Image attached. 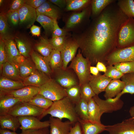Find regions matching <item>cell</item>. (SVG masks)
Returning a JSON list of instances; mask_svg holds the SVG:
<instances>
[{
    "mask_svg": "<svg viewBox=\"0 0 134 134\" xmlns=\"http://www.w3.org/2000/svg\"><path fill=\"white\" fill-rule=\"evenodd\" d=\"M117 1L107 6L94 18L77 41L81 53L91 66L100 62L106 66L108 56L117 48L120 31L129 18L120 10Z\"/></svg>",
    "mask_w": 134,
    "mask_h": 134,
    "instance_id": "obj_1",
    "label": "cell"
},
{
    "mask_svg": "<svg viewBox=\"0 0 134 134\" xmlns=\"http://www.w3.org/2000/svg\"><path fill=\"white\" fill-rule=\"evenodd\" d=\"M48 114L51 117L61 120L63 118H66L73 124L78 121L79 118L75 110V105L67 96L53 101L51 106L45 110L42 114L37 118L40 120Z\"/></svg>",
    "mask_w": 134,
    "mask_h": 134,
    "instance_id": "obj_2",
    "label": "cell"
},
{
    "mask_svg": "<svg viewBox=\"0 0 134 134\" xmlns=\"http://www.w3.org/2000/svg\"><path fill=\"white\" fill-rule=\"evenodd\" d=\"M91 66L90 61L83 56L79 49L68 68L72 69L75 72L80 86L89 83L92 75L90 71Z\"/></svg>",
    "mask_w": 134,
    "mask_h": 134,
    "instance_id": "obj_3",
    "label": "cell"
},
{
    "mask_svg": "<svg viewBox=\"0 0 134 134\" xmlns=\"http://www.w3.org/2000/svg\"><path fill=\"white\" fill-rule=\"evenodd\" d=\"M38 93L53 102L67 96L65 89L51 78L39 87Z\"/></svg>",
    "mask_w": 134,
    "mask_h": 134,
    "instance_id": "obj_4",
    "label": "cell"
},
{
    "mask_svg": "<svg viewBox=\"0 0 134 134\" xmlns=\"http://www.w3.org/2000/svg\"><path fill=\"white\" fill-rule=\"evenodd\" d=\"M134 45V18H129L121 28L118 35L117 48Z\"/></svg>",
    "mask_w": 134,
    "mask_h": 134,
    "instance_id": "obj_5",
    "label": "cell"
},
{
    "mask_svg": "<svg viewBox=\"0 0 134 134\" xmlns=\"http://www.w3.org/2000/svg\"><path fill=\"white\" fill-rule=\"evenodd\" d=\"M45 110L28 102L21 101L10 109L6 114L17 117L33 116L38 118Z\"/></svg>",
    "mask_w": 134,
    "mask_h": 134,
    "instance_id": "obj_6",
    "label": "cell"
},
{
    "mask_svg": "<svg viewBox=\"0 0 134 134\" xmlns=\"http://www.w3.org/2000/svg\"><path fill=\"white\" fill-rule=\"evenodd\" d=\"M106 61V66L121 62H134V45L117 48L108 56Z\"/></svg>",
    "mask_w": 134,
    "mask_h": 134,
    "instance_id": "obj_7",
    "label": "cell"
},
{
    "mask_svg": "<svg viewBox=\"0 0 134 134\" xmlns=\"http://www.w3.org/2000/svg\"><path fill=\"white\" fill-rule=\"evenodd\" d=\"M72 69L67 67L66 69L61 68L53 72L55 75V81L63 88L66 89L79 85L78 78Z\"/></svg>",
    "mask_w": 134,
    "mask_h": 134,
    "instance_id": "obj_8",
    "label": "cell"
},
{
    "mask_svg": "<svg viewBox=\"0 0 134 134\" xmlns=\"http://www.w3.org/2000/svg\"><path fill=\"white\" fill-rule=\"evenodd\" d=\"M93 99L98 105L102 114L104 113H111L121 109L123 107L124 102L120 99L114 100L112 99L103 100L96 95Z\"/></svg>",
    "mask_w": 134,
    "mask_h": 134,
    "instance_id": "obj_9",
    "label": "cell"
},
{
    "mask_svg": "<svg viewBox=\"0 0 134 134\" xmlns=\"http://www.w3.org/2000/svg\"><path fill=\"white\" fill-rule=\"evenodd\" d=\"M20 16L19 24L27 28L34 25L37 17L36 9L26 3L19 10Z\"/></svg>",
    "mask_w": 134,
    "mask_h": 134,
    "instance_id": "obj_10",
    "label": "cell"
},
{
    "mask_svg": "<svg viewBox=\"0 0 134 134\" xmlns=\"http://www.w3.org/2000/svg\"><path fill=\"white\" fill-rule=\"evenodd\" d=\"M109 134H134V118L131 117L120 123L106 126Z\"/></svg>",
    "mask_w": 134,
    "mask_h": 134,
    "instance_id": "obj_11",
    "label": "cell"
},
{
    "mask_svg": "<svg viewBox=\"0 0 134 134\" xmlns=\"http://www.w3.org/2000/svg\"><path fill=\"white\" fill-rule=\"evenodd\" d=\"M22 131L37 129L49 127V121H41L37 117L33 116L18 117Z\"/></svg>",
    "mask_w": 134,
    "mask_h": 134,
    "instance_id": "obj_12",
    "label": "cell"
},
{
    "mask_svg": "<svg viewBox=\"0 0 134 134\" xmlns=\"http://www.w3.org/2000/svg\"><path fill=\"white\" fill-rule=\"evenodd\" d=\"M50 134H69L73 124L70 121L63 122L62 120L50 116Z\"/></svg>",
    "mask_w": 134,
    "mask_h": 134,
    "instance_id": "obj_13",
    "label": "cell"
},
{
    "mask_svg": "<svg viewBox=\"0 0 134 134\" xmlns=\"http://www.w3.org/2000/svg\"><path fill=\"white\" fill-rule=\"evenodd\" d=\"M39 91V87L28 86L17 90L4 93H7L19 99L21 101L28 102Z\"/></svg>",
    "mask_w": 134,
    "mask_h": 134,
    "instance_id": "obj_14",
    "label": "cell"
},
{
    "mask_svg": "<svg viewBox=\"0 0 134 134\" xmlns=\"http://www.w3.org/2000/svg\"><path fill=\"white\" fill-rule=\"evenodd\" d=\"M112 79L104 74L99 73L95 76L92 75L89 84L96 95L105 91V89Z\"/></svg>",
    "mask_w": 134,
    "mask_h": 134,
    "instance_id": "obj_15",
    "label": "cell"
},
{
    "mask_svg": "<svg viewBox=\"0 0 134 134\" xmlns=\"http://www.w3.org/2000/svg\"><path fill=\"white\" fill-rule=\"evenodd\" d=\"M79 45L77 41H67L66 45L61 52L63 61V69H66L69 62L75 57Z\"/></svg>",
    "mask_w": 134,
    "mask_h": 134,
    "instance_id": "obj_16",
    "label": "cell"
},
{
    "mask_svg": "<svg viewBox=\"0 0 134 134\" xmlns=\"http://www.w3.org/2000/svg\"><path fill=\"white\" fill-rule=\"evenodd\" d=\"M30 56L37 69L51 78L53 71L47 59L36 51H32Z\"/></svg>",
    "mask_w": 134,
    "mask_h": 134,
    "instance_id": "obj_17",
    "label": "cell"
},
{
    "mask_svg": "<svg viewBox=\"0 0 134 134\" xmlns=\"http://www.w3.org/2000/svg\"><path fill=\"white\" fill-rule=\"evenodd\" d=\"M83 134H99L106 131V126L101 123L83 120L78 118Z\"/></svg>",
    "mask_w": 134,
    "mask_h": 134,
    "instance_id": "obj_18",
    "label": "cell"
},
{
    "mask_svg": "<svg viewBox=\"0 0 134 134\" xmlns=\"http://www.w3.org/2000/svg\"><path fill=\"white\" fill-rule=\"evenodd\" d=\"M50 78L44 73L37 69L33 73L23 79L25 86H31L39 87Z\"/></svg>",
    "mask_w": 134,
    "mask_h": 134,
    "instance_id": "obj_19",
    "label": "cell"
},
{
    "mask_svg": "<svg viewBox=\"0 0 134 134\" xmlns=\"http://www.w3.org/2000/svg\"><path fill=\"white\" fill-rule=\"evenodd\" d=\"M19 99L6 93L0 92V115L6 114L18 102Z\"/></svg>",
    "mask_w": 134,
    "mask_h": 134,
    "instance_id": "obj_20",
    "label": "cell"
},
{
    "mask_svg": "<svg viewBox=\"0 0 134 134\" xmlns=\"http://www.w3.org/2000/svg\"><path fill=\"white\" fill-rule=\"evenodd\" d=\"M124 82L119 79L112 80L106 87L104 96L106 99L115 98L123 90Z\"/></svg>",
    "mask_w": 134,
    "mask_h": 134,
    "instance_id": "obj_21",
    "label": "cell"
},
{
    "mask_svg": "<svg viewBox=\"0 0 134 134\" xmlns=\"http://www.w3.org/2000/svg\"><path fill=\"white\" fill-rule=\"evenodd\" d=\"M25 86L22 81L11 80L2 76L0 79V92L6 93L17 90Z\"/></svg>",
    "mask_w": 134,
    "mask_h": 134,
    "instance_id": "obj_22",
    "label": "cell"
},
{
    "mask_svg": "<svg viewBox=\"0 0 134 134\" xmlns=\"http://www.w3.org/2000/svg\"><path fill=\"white\" fill-rule=\"evenodd\" d=\"M1 73L2 76L11 80L23 81V79L20 75L19 68L8 61L3 65Z\"/></svg>",
    "mask_w": 134,
    "mask_h": 134,
    "instance_id": "obj_23",
    "label": "cell"
},
{
    "mask_svg": "<svg viewBox=\"0 0 134 134\" xmlns=\"http://www.w3.org/2000/svg\"><path fill=\"white\" fill-rule=\"evenodd\" d=\"M0 128L16 131L20 127L18 117L6 114L0 115Z\"/></svg>",
    "mask_w": 134,
    "mask_h": 134,
    "instance_id": "obj_24",
    "label": "cell"
},
{
    "mask_svg": "<svg viewBox=\"0 0 134 134\" xmlns=\"http://www.w3.org/2000/svg\"><path fill=\"white\" fill-rule=\"evenodd\" d=\"M7 61L14 65L17 57L21 55L19 52L16 42L12 38L4 41Z\"/></svg>",
    "mask_w": 134,
    "mask_h": 134,
    "instance_id": "obj_25",
    "label": "cell"
},
{
    "mask_svg": "<svg viewBox=\"0 0 134 134\" xmlns=\"http://www.w3.org/2000/svg\"><path fill=\"white\" fill-rule=\"evenodd\" d=\"M37 16L43 15L57 20L59 15L58 10L49 1H46L36 9Z\"/></svg>",
    "mask_w": 134,
    "mask_h": 134,
    "instance_id": "obj_26",
    "label": "cell"
},
{
    "mask_svg": "<svg viewBox=\"0 0 134 134\" xmlns=\"http://www.w3.org/2000/svg\"><path fill=\"white\" fill-rule=\"evenodd\" d=\"M121 78V81L124 83V87L119 95L112 99L114 100L120 99L121 97L125 94H134V72L124 74Z\"/></svg>",
    "mask_w": 134,
    "mask_h": 134,
    "instance_id": "obj_27",
    "label": "cell"
},
{
    "mask_svg": "<svg viewBox=\"0 0 134 134\" xmlns=\"http://www.w3.org/2000/svg\"><path fill=\"white\" fill-rule=\"evenodd\" d=\"M34 48L36 51L45 57L47 60L53 50L49 40L41 37L35 45Z\"/></svg>",
    "mask_w": 134,
    "mask_h": 134,
    "instance_id": "obj_28",
    "label": "cell"
},
{
    "mask_svg": "<svg viewBox=\"0 0 134 134\" xmlns=\"http://www.w3.org/2000/svg\"><path fill=\"white\" fill-rule=\"evenodd\" d=\"M115 0H91L92 15L94 18L99 15L109 5L115 1Z\"/></svg>",
    "mask_w": 134,
    "mask_h": 134,
    "instance_id": "obj_29",
    "label": "cell"
},
{
    "mask_svg": "<svg viewBox=\"0 0 134 134\" xmlns=\"http://www.w3.org/2000/svg\"><path fill=\"white\" fill-rule=\"evenodd\" d=\"M20 75L23 79L34 73L37 69L32 61L29 58H26L19 66Z\"/></svg>",
    "mask_w": 134,
    "mask_h": 134,
    "instance_id": "obj_30",
    "label": "cell"
},
{
    "mask_svg": "<svg viewBox=\"0 0 134 134\" xmlns=\"http://www.w3.org/2000/svg\"><path fill=\"white\" fill-rule=\"evenodd\" d=\"M88 105L89 120L92 122L101 123L100 118L102 114L93 98L88 102Z\"/></svg>",
    "mask_w": 134,
    "mask_h": 134,
    "instance_id": "obj_31",
    "label": "cell"
},
{
    "mask_svg": "<svg viewBox=\"0 0 134 134\" xmlns=\"http://www.w3.org/2000/svg\"><path fill=\"white\" fill-rule=\"evenodd\" d=\"M15 40L20 53L26 58L29 57L32 48L30 42L26 39L21 37H16Z\"/></svg>",
    "mask_w": 134,
    "mask_h": 134,
    "instance_id": "obj_32",
    "label": "cell"
},
{
    "mask_svg": "<svg viewBox=\"0 0 134 134\" xmlns=\"http://www.w3.org/2000/svg\"><path fill=\"white\" fill-rule=\"evenodd\" d=\"M47 60L53 72L63 68V61L60 51L53 49Z\"/></svg>",
    "mask_w": 134,
    "mask_h": 134,
    "instance_id": "obj_33",
    "label": "cell"
},
{
    "mask_svg": "<svg viewBox=\"0 0 134 134\" xmlns=\"http://www.w3.org/2000/svg\"><path fill=\"white\" fill-rule=\"evenodd\" d=\"M117 4L122 12L129 18H134V1L133 0H118Z\"/></svg>",
    "mask_w": 134,
    "mask_h": 134,
    "instance_id": "obj_34",
    "label": "cell"
},
{
    "mask_svg": "<svg viewBox=\"0 0 134 134\" xmlns=\"http://www.w3.org/2000/svg\"><path fill=\"white\" fill-rule=\"evenodd\" d=\"M28 103L38 107L46 110L51 106L53 101L38 93Z\"/></svg>",
    "mask_w": 134,
    "mask_h": 134,
    "instance_id": "obj_35",
    "label": "cell"
},
{
    "mask_svg": "<svg viewBox=\"0 0 134 134\" xmlns=\"http://www.w3.org/2000/svg\"><path fill=\"white\" fill-rule=\"evenodd\" d=\"M88 12L87 9H83L80 12L72 14L68 18L66 25L67 29H70L79 24L85 17Z\"/></svg>",
    "mask_w": 134,
    "mask_h": 134,
    "instance_id": "obj_36",
    "label": "cell"
},
{
    "mask_svg": "<svg viewBox=\"0 0 134 134\" xmlns=\"http://www.w3.org/2000/svg\"><path fill=\"white\" fill-rule=\"evenodd\" d=\"M75 106V110L79 118L83 120H89L88 102L81 98Z\"/></svg>",
    "mask_w": 134,
    "mask_h": 134,
    "instance_id": "obj_37",
    "label": "cell"
},
{
    "mask_svg": "<svg viewBox=\"0 0 134 134\" xmlns=\"http://www.w3.org/2000/svg\"><path fill=\"white\" fill-rule=\"evenodd\" d=\"M0 39L4 41L12 38L6 15L4 13L0 15Z\"/></svg>",
    "mask_w": 134,
    "mask_h": 134,
    "instance_id": "obj_38",
    "label": "cell"
},
{
    "mask_svg": "<svg viewBox=\"0 0 134 134\" xmlns=\"http://www.w3.org/2000/svg\"><path fill=\"white\" fill-rule=\"evenodd\" d=\"M36 21L42 26L47 34L52 33L54 27V20L45 15H39L37 16Z\"/></svg>",
    "mask_w": 134,
    "mask_h": 134,
    "instance_id": "obj_39",
    "label": "cell"
},
{
    "mask_svg": "<svg viewBox=\"0 0 134 134\" xmlns=\"http://www.w3.org/2000/svg\"><path fill=\"white\" fill-rule=\"evenodd\" d=\"M65 89L67 97L75 105L80 100L81 98L79 85L72 86Z\"/></svg>",
    "mask_w": 134,
    "mask_h": 134,
    "instance_id": "obj_40",
    "label": "cell"
},
{
    "mask_svg": "<svg viewBox=\"0 0 134 134\" xmlns=\"http://www.w3.org/2000/svg\"><path fill=\"white\" fill-rule=\"evenodd\" d=\"M66 9L68 11L77 10L91 3L89 0H67Z\"/></svg>",
    "mask_w": 134,
    "mask_h": 134,
    "instance_id": "obj_41",
    "label": "cell"
},
{
    "mask_svg": "<svg viewBox=\"0 0 134 134\" xmlns=\"http://www.w3.org/2000/svg\"><path fill=\"white\" fill-rule=\"evenodd\" d=\"M80 86L81 98L87 102L96 95L88 83L83 84Z\"/></svg>",
    "mask_w": 134,
    "mask_h": 134,
    "instance_id": "obj_42",
    "label": "cell"
},
{
    "mask_svg": "<svg viewBox=\"0 0 134 134\" xmlns=\"http://www.w3.org/2000/svg\"><path fill=\"white\" fill-rule=\"evenodd\" d=\"M49 41L53 49L61 52L65 47L67 42L65 36L52 38Z\"/></svg>",
    "mask_w": 134,
    "mask_h": 134,
    "instance_id": "obj_43",
    "label": "cell"
},
{
    "mask_svg": "<svg viewBox=\"0 0 134 134\" xmlns=\"http://www.w3.org/2000/svg\"><path fill=\"white\" fill-rule=\"evenodd\" d=\"M123 74L134 72V62H121L113 65Z\"/></svg>",
    "mask_w": 134,
    "mask_h": 134,
    "instance_id": "obj_44",
    "label": "cell"
},
{
    "mask_svg": "<svg viewBox=\"0 0 134 134\" xmlns=\"http://www.w3.org/2000/svg\"><path fill=\"white\" fill-rule=\"evenodd\" d=\"M104 75L106 76L113 79L121 78L124 75L118 70L114 66L108 65L106 66V70Z\"/></svg>",
    "mask_w": 134,
    "mask_h": 134,
    "instance_id": "obj_45",
    "label": "cell"
},
{
    "mask_svg": "<svg viewBox=\"0 0 134 134\" xmlns=\"http://www.w3.org/2000/svg\"><path fill=\"white\" fill-rule=\"evenodd\" d=\"M5 15L7 20L13 26H16L19 24L20 16L18 10H9Z\"/></svg>",
    "mask_w": 134,
    "mask_h": 134,
    "instance_id": "obj_46",
    "label": "cell"
},
{
    "mask_svg": "<svg viewBox=\"0 0 134 134\" xmlns=\"http://www.w3.org/2000/svg\"><path fill=\"white\" fill-rule=\"evenodd\" d=\"M4 41L2 39L0 40V70L1 73L3 64L7 61L5 49Z\"/></svg>",
    "mask_w": 134,
    "mask_h": 134,
    "instance_id": "obj_47",
    "label": "cell"
},
{
    "mask_svg": "<svg viewBox=\"0 0 134 134\" xmlns=\"http://www.w3.org/2000/svg\"><path fill=\"white\" fill-rule=\"evenodd\" d=\"M66 32L64 30L61 28L59 26L57 20H54V27L52 33V38L65 36Z\"/></svg>",
    "mask_w": 134,
    "mask_h": 134,
    "instance_id": "obj_48",
    "label": "cell"
},
{
    "mask_svg": "<svg viewBox=\"0 0 134 134\" xmlns=\"http://www.w3.org/2000/svg\"><path fill=\"white\" fill-rule=\"evenodd\" d=\"M49 127L22 131V132L20 134H50Z\"/></svg>",
    "mask_w": 134,
    "mask_h": 134,
    "instance_id": "obj_49",
    "label": "cell"
},
{
    "mask_svg": "<svg viewBox=\"0 0 134 134\" xmlns=\"http://www.w3.org/2000/svg\"><path fill=\"white\" fill-rule=\"evenodd\" d=\"M25 3L24 0H14L10 5L9 10H18Z\"/></svg>",
    "mask_w": 134,
    "mask_h": 134,
    "instance_id": "obj_50",
    "label": "cell"
},
{
    "mask_svg": "<svg viewBox=\"0 0 134 134\" xmlns=\"http://www.w3.org/2000/svg\"><path fill=\"white\" fill-rule=\"evenodd\" d=\"M25 3L36 9L47 1L45 0H24Z\"/></svg>",
    "mask_w": 134,
    "mask_h": 134,
    "instance_id": "obj_51",
    "label": "cell"
},
{
    "mask_svg": "<svg viewBox=\"0 0 134 134\" xmlns=\"http://www.w3.org/2000/svg\"><path fill=\"white\" fill-rule=\"evenodd\" d=\"M69 134H83L80 124L78 121L72 127Z\"/></svg>",
    "mask_w": 134,
    "mask_h": 134,
    "instance_id": "obj_52",
    "label": "cell"
},
{
    "mask_svg": "<svg viewBox=\"0 0 134 134\" xmlns=\"http://www.w3.org/2000/svg\"><path fill=\"white\" fill-rule=\"evenodd\" d=\"M30 31L33 35L39 36L40 34L41 27L35 25H33L31 27Z\"/></svg>",
    "mask_w": 134,
    "mask_h": 134,
    "instance_id": "obj_53",
    "label": "cell"
},
{
    "mask_svg": "<svg viewBox=\"0 0 134 134\" xmlns=\"http://www.w3.org/2000/svg\"><path fill=\"white\" fill-rule=\"evenodd\" d=\"M52 3L57 5L61 8L66 6V1L65 0H49Z\"/></svg>",
    "mask_w": 134,
    "mask_h": 134,
    "instance_id": "obj_54",
    "label": "cell"
},
{
    "mask_svg": "<svg viewBox=\"0 0 134 134\" xmlns=\"http://www.w3.org/2000/svg\"><path fill=\"white\" fill-rule=\"evenodd\" d=\"M96 67L99 71L105 73L106 70V67L103 63L98 62L96 65Z\"/></svg>",
    "mask_w": 134,
    "mask_h": 134,
    "instance_id": "obj_55",
    "label": "cell"
},
{
    "mask_svg": "<svg viewBox=\"0 0 134 134\" xmlns=\"http://www.w3.org/2000/svg\"><path fill=\"white\" fill-rule=\"evenodd\" d=\"M90 73L93 75L96 76L99 73V71L96 67L91 66L90 67Z\"/></svg>",
    "mask_w": 134,
    "mask_h": 134,
    "instance_id": "obj_56",
    "label": "cell"
},
{
    "mask_svg": "<svg viewBox=\"0 0 134 134\" xmlns=\"http://www.w3.org/2000/svg\"><path fill=\"white\" fill-rule=\"evenodd\" d=\"M0 134H20L17 133L15 131H10L6 129H0Z\"/></svg>",
    "mask_w": 134,
    "mask_h": 134,
    "instance_id": "obj_57",
    "label": "cell"
},
{
    "mask_svg": "<svg viewBox=\"0 0 134 134\" xmlns=\"http://www.w3.org/2000/svg\"><path fill=\"white\" fill-rule=\"evenodd\" d=\"M129 112L131 117L134 118V105L130 108Z\"/></svg>",
    "mask_w": 134,
    "mask_h": 134,
    "instance_id": "obj_58",
    "label": "cell"
},
{
    "mask_svg": "<svg viewBox=\"0 0 134 134\" xmlns=\"http://www.w3.org/2000/svg\"><path fill=\"white\" fill-rule=\"evenodd\" d=\"M3 0H0V6L3 3Z\"/></svg>",
    "mask_w": 134,
    "mask_h": 134,
    "instance_id": "obj_59",
    "label": "cell"
}]
</instances>
